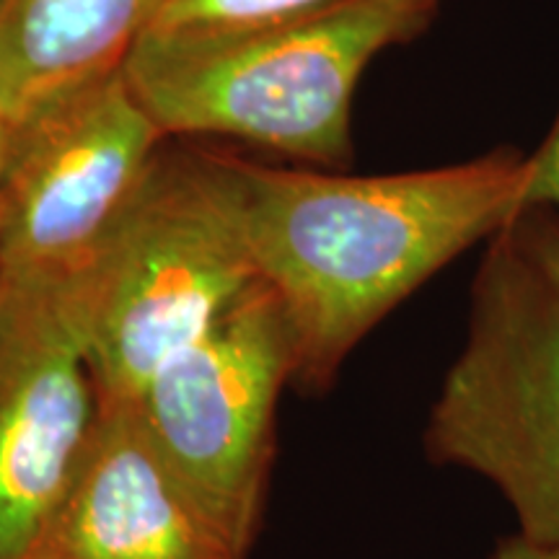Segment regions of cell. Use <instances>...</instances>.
Here are the masks:
<instances>
[{
  "mask_svg": "<svg viewBox=\"0 0 559 559\" xmlns=\"http://www.w3.org/2000/svg\"><path fill=\"white\" fill-rule=\"evenodd\" d=\"M13 122H16V115H13V111L3 104V99H0V169H3L5 151H9V143H11Z\"/></svg>",
  "mask_w": 559,
  "mask_h": 559,
  "instance_id": "cell-14",
  "label": "cell"
},
{
  "mask_svg": "<svg viewBox=\"0 0 559 559\" xmlns=\"http://www.w3.org/2000/svg\"><path fill=\"white\" fill-rule=\"evenodd\" d=\"M334 0H174L153 32L205 29V26H230L319 9Z\"/></svg>",
  "mask_w": 559,
  "mask_h": 559,
  "instance_id": "cell-10",
  "label": "cell"
},
{
  "mask_svg": "<svg viewBox=\"0 0 559 559\" xmlns=\"http://www.w3.org/2000/svg\"><path fill=\"white\" fill-rule=\"evenodd\" d=\"M166 143L124 68L16 115L0 169V277L88 267Z\"/></svg>",
  "mask_w": 559,
  "mask_h": 559,
  "instance_id": "cell-6",
  "label": "cell"
},
{
  "mask_svg": "<svg viewBox=\"0 0 559 559\" xmlns=\"http://www.w3.org/2000/svg\"><path fill=\"white\" fill-rule=\"evenodd\" d=\"M290 381L288 319L260 280L135 402L160 459L243 559L264 523Z\"/></svg>",
  "mask_w": 559,
  "mask_h": 559,
  "instance_id": "cell-5",
  "label": "cell"
},
{
  "mask_svg": "<svg viewBox=\"0 0 559 559\" xmlns=\"http://www.w3.org/2000/svg\"><path fill=\"white\" fill-rule=\"evenodd\" d=\"M523 166L513 145L376 177L236 156L251 260L290 326V389L330 394L383 319L519 218Z\"/></svg>",
  "mask_w": 559,
  "mask_h": 559,
  "instance_id": "cell-1",
  "label": "cell"
},
{
  "mask_svg": "<svg viewBox=\"0 0 559 559\" xmlns=\"http://www.w3.org/2000/svg\"><path fill=\"white\" fill-rule=\"evenodd\" d=\"M436 466L502 495L515 534L559 549V283L519 218L485 243L469 319L423 430Z\"/></svg>",
  "mask_w": 559,
  "mask_h": 559,
  "instance_id": "cell-4",
  "label": "cell"
},
{
  "mask_svg": "<svg viewBox=\"0 0 559 559\" xmlns=\"http://www.w3.org/2000/svg\"><path fill=\"white\" fill-rule=\"evenodd\" d=\"M489 559H559V549L542 547V544L523 539V536L513 531V534L502 536V539L495 544Z\"/></svg>",
  "mask_w": 559,
  "mask_h": 559,
  "instance_id": "cell-13",
  "label": "cell"
},
{
  "mask_svg": "<svg viewBox=\"0 0 559 559\" xmlns=\"http://www.w3.org/2000/svg\"><path fill=\"white\" fill-rule=\"evenodd\" d=\"M83 270L0 277V559L32 557L99 419Z\"/></svg>",
  "mask_w": 559,
  "mask_h": 559,
  "instance_id": "cell-7",
  "label": "cell"
},
{
  "mask_svg": "<svg viewBox=\"0 0 559 559\" xmlns=\"http://www.w3.org/2000/svg\"><path fill=\"white\" fill-rule=\"evenodd\" d=\"M29 559H243L160 459L135 402L104 404Z\"/></svg>",
  "mask_w": 559,
  "mask_h": 559,
  "instance_id": "cell-8",
  "label": "cell"
},
{
  "mask_svg": "<svg viewBox=\"0 0 559 559\" xmlns=\"http://www.w3.org/2000/svg\"><path fill=\"white\" fill-rule=\"evenodd\" d=\"M254 283L236 156L169 140L83 270L99 400L138 402Z\"/></svg>",
  "mask_w": 559,
  "mask_h": 559,
  "instance_id": "cell-3",
  "label": "cell"
},
{
  "mask_svg": "<svg viewBox=\"0 0 559 559\" xmlns=\"http://www.w3.org/2000/svg\"><path fill=\"white\" fill-rule=\"evenodd\" d=\"M174 0H0V99L13 115L124 68Z\"/></svg>",
  "mask_w": 559,
  "mask_h": 559,
  "instance_id": "cell-9",
  "label": "cell"
},
{
  "mask_svg": "<svg viewBox=\"0 0 559 559\" xmlns=\"http://www.w3.org/2000/svg\"><path fill=\"white\" fill-rule=\"evenodd\" d=\"M440 5L334 0L247 24L151 32L124 75L169 140L230 138L306 169L345 171L362 73L423 37Z\"/></svg>",
  "mask_w": 559,
  "mask_h": 559,
  "instance_id": "cell-2",
  "label": "cell"
},
{
  "mask_svg": "<svg viewBox=\"0 0 559 559\" xmlns=\"http://www.w3.org/2000/svg\"><path fill=\"white\" fill-rule=\"evenodd\" d=\"M531 210H547L559 221V109L549 132L523 166L521 215Z\"/></svg>",
  "mask_w": 559,
  "mask_h": 559,
  "instance_id": "cell-11",
  "label": "cell"
},
{
  "mask_svg": "<svg viewBox=\"0 0 559 559\" xmlns=\"http://www.w3.org/2000/svg\"><path fill=\"white\" fill-rule=\"evenodd\" d=\"M519 223L534 254L559 283V221L547 210H531V213L519 215Z\"/></svg>",
  "mask_w": 559,
  "mask_h": 559,
  "instance_id": "cell-12",
  "label": "cell"
}]
</instances>
